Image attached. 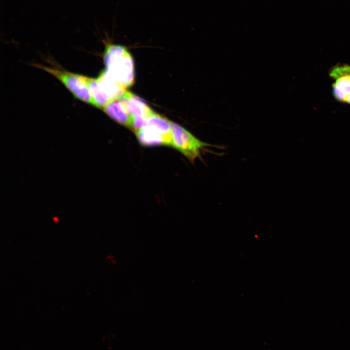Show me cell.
<instances>
[{
    "label": "cell",
    "instance_id": "obj_1",
    "mask_svg": "<svg viewBox=\"0 0 350 350\" xmlns=\"http://www.w3.org/2000/svg\"><path fill=\"white\" fill-rule=\"evenodd\" d=\"M105 70L125 88L134 82V64L131 54L124 46L107 42L104 54Z\"/></svg>",
    "mask_w": 350,
    "mask_h": 350
},
{
    "label": "cell",
    "instance_id": "obj_7",
    "mask_svg": "<svg viewBox=\"0 0 350 350\" xmlns=\"http://www.w3.org/2000/svg\"><path fill=\"white\" fill-rule=\"evenodd\" d=\"M139 142L144 146H171L167 139L156 128L147 125L135 132Z\"/></svg>",
    "mask_w": 350,
    "mask_h": 350
},
{
    "label": "cell",
    "instance_id": "obj_8",
    "mask_svg": "<svg viewBox=\"0 0 350 350\" xmlns=\"http://www.w3.org/2000/svg\"><path fill=\"white\" fill-rule=\"evenodd\" d=\"M102 109L119 123L131 128L132 116L124 110L118 99L108 103Z\"/></svg>",
    "mask_w": 350,
    "mask_h": 350
},
{
    "label": "cell",
    "instance_id": "obj_3",
    "mask_svg": "<svg viewBox=\"0 0 350 350\" xmlns=\"http://www.w3.org/2000/svg\"><path fill=\"white\" fill-rule=\"evenodd\" d=\"M35 66L57 78L74 97L96 107V103L91 96L88 88V77L44 66L35 65Z\"/></svg>",
    "mask_w": 350,
    "mask_h": 350
},
{
    "label": "cell",
    "instance_id": "obj_2",
    "mask_svg": "<svg viewBox=\"0 0 350 350\" xmlns=\"http://www.w3.org/2000/svg\"><path fill=\"white\" fill-rule=\"evenodd\" d=\"M171 133V146L193 163L200 158L201 152L207 147H217L201 141L191 132L175 122L170 121Z\"/></svg>",
    "mask_w": 350,
    "mask_h": 350
},
{
    "label": "cell",
    "instance_id": "obj_5",
    "mask_svg": "<svg viewBox=\"0 0 350 350\" xmlns=\"http://www.w3.org/2000/svg\"><path fill=\"white\" fill-rule=\"evenodd\" d=\"M124 110L131 116H141L146 120L154 112L140 98L126 91L118 98Z\"/></svg>",
    "mask_w": 350,
    "mask_h": 350
},
{
    "label": "cell",
    "instance_id": "obj_9",
    "mask_svg": "<svg viewBox=\"0 0 350 350\" xmlns=\"http://www.w3.org/2000/svg\"><path fill=\"white\" fill-rule=\"evenodd\" d=\"M147 125L158 130L169 142L171 146V133L170 121L153 112L147 119Z\"/></svg>",
    "mask_w": 350,
    "mask_h": 350
},
{
    "label": "cell",
    "instance_id": "obj_4",
    "mask_svg": "<svg viewBox=\"0 0 350 350\" xmlns=\"http://www.w3.org/2000/svg\"><path fill=\"white\" fill-rule=\"evenodd\" d=\"M331 80L334 99L342 104L350 105V65L338 63L328 72Z\"/></svg>",
    "mask_w": 350,
    "mask_h": 350
},
{
    "label": "cell",
    "instance_id": "obj_6",
    "mask_svg": "<svg viewBox=\"0 0 350 350\" xmlns=\"http://www.w3.org/2000/svg\"><path fill=\"white\" fill-rule=\"evenodd\" d=\"M96 79L100 91L111 102L126 91V88L118 83L105 70Z\"/></svg>",
    "mask_w": 350,
    "mask_h": 350
}]
</instances>
